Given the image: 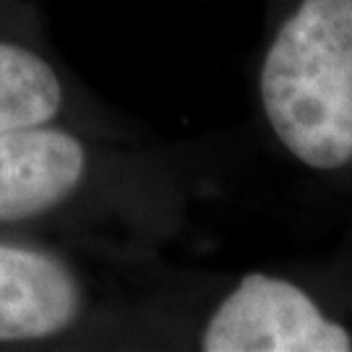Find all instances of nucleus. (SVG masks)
I'll use <instances>...</instances> for the list:
<instances>
[{
  "instance_id": "obj_1",
  "label": "nucleus",
  "mask_w": 352,
  "mask_h": 352,
  "mask_svg": "<svg viewBox=\"0 0 352 352\" xmlns=\"http://www.w3.org/2000/svg\"><path fill=\"white\" fill-rule=\"evenodd\" d=\"M201 180L149 133L42 123L0 133V232L97 261L164 258L186 238Z\"/></svg>"
},
{
  "instance_id": "obj_5",
  "label": "nucleus",
  "mask_w": 352,
  "mask_h": 352,
  "mask_svg": "<svg viewBox=\"0 0 352 352\" xmlns=\"http://www.w3.org/2000/svg\"><path fill=\"white\" fill-rule=\"evenodd\" d=\"M42 123L144 133L139 120L100 100L60 58L32 0H0V133Z\"/></svg>"
},
{
  "instance_id": "obj_2",
  "label": "nucleus",
  "mask_w": 352,
  "mask_h": 352,
  "mask_svg": "<svg viewBox=\"0 0 352 352\" xmlns=\"http://www.w3.org/2000/svg\"><path fill=\"white\" fill-rule=\"evenodd\" d=\"M136 350L352 352V305L318 279L251 269L193 277L164 258L128 266Z\"/></svg>"
},
{
  "instance_id": "obj_4",
  "label": "nucleus",
  "mask_w": 352,
  "mask_h": 352,
  "mask_svg": "<svg viewBox=\"0 0 352 352\" xmlns=\"http://www.w3.org/2000/svg\"><path fill=\"white\" fill-rule=\"evenodd\" d=\"M136 350L123 264L0 232V352Z\"/></svg>"
},
{
  "instance_id": "obj_3",
  "label": "nucleus",
  "mask_w": 352,
  "mask_h": 352,
  "mask_svg": "<svg viewBox=\"0 0 352 352\" xmlns=\"http://www.w3.org/2000/svg\"><path fill=\"white\" fill-rule=\"evenodd\" d=\"M251 89L279 160L352 199V0H266Z\"/></svg>"
}]
</instances>
